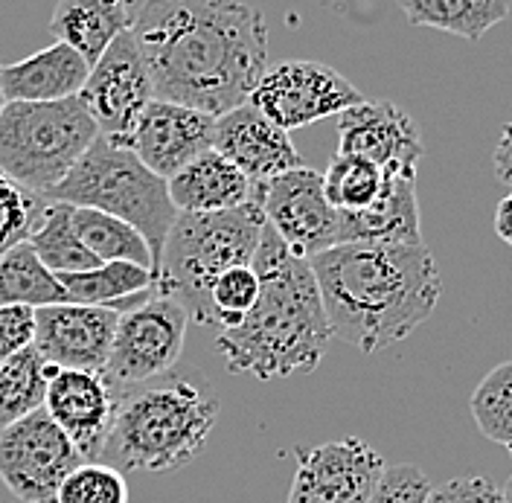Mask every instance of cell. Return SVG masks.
Returning <instances> with one entry per match:
<instances>
[{
    "label": "cell",
    "instance_id": "cell-1",
    "mask_svg": "<svg viewBox=\"0 0 512 503\" xmlns=\"http://www.w3.org/2000/svg\"><path fill=\"white\" fill-rule=\"evenodd\" d=\"M131 35L155 99L210 117L245 105L268 70V27L242 0H143Z\"/></svg>",
    "mask_w": 512,
    "mask_h": 503
},
{
    "label": "cell",
    "instance_id": "cell-2",
    "mask_svg": "<svg viewBox=\"0 0 512 503\" xmlns=\"http://www.w3.org/2000/svg\"><path fill=\"white\" fill-rule=\"evenodd\" d=\"M309 262L332 335L364 355L405 341L440 303L443 283L428 245L347 242Z\"/></svg>",
    "mask_w": 512,
    "mask_h": 503
},
{
    "label": "cell",
    "instance_id": "cell-3",
    "mask_svg": "<svg viewBox=\"0 0 512 503\" xmlns=\"http://www.w3.org/2000/svg\"><path fill=\"white\" fill-rule=\"evenodd\" d=\"M259 297L239 326L216 335L227 370L259 381L315 373L335 338L312 262L288 248L265 221L254 265Z\"/></svg>",
    "mask_w": 512,
    "mask_h": 503
},
{
    "label": "cell",
    "instance_id": "cell-4",
    "mask_svg": "<svg viewBox=\"0 0 512 503\" xmlns=\"http://www.w3.org/2000/svg\"><path fill=\"white\" fill-rule=\"evenodd\" d=\"M219 422V396L195 370L117 387V413L102 448V463L123 474H166L190 466Z\"/></svg>",
    "mask_w": 512,
    "mask_h": 503
},
{
    "label": "cell",
    "instance_id": "cell-5",
    "mask_svg": "<svg viewBox=\"0 0 512 503\" xmlns=\"http://www.w3.org/2000/svg\"><path fill=\"white\" fill-rule=\"evenodd\" d=\"M265 230L259 198L222 213H178L172 224L152 291L178 300L201 326H213L210 288L224 271L254 265Z\"/></svg>",
    "mask_w": 512,
    "mask_h": 503
},
{
    "label": "cell",
    "instance_id": "cell-6",
    "mask_svg": "<svg viewBox=\"0 0 512 503\" xmlns=\"http://www.w3.org/2000/svg\"><path fill=\"white\" fill-rule=\"evenodd\" d=\"M44 201L91 207L128 221L146 239L155 271L163 242L178 219L166 178L155 175L131 149L105 137H96L91 149L70 169V175Z\"/></svg>",
    "mask_w": 512,
    "mask_h": 503
},
{
    "label": "cell",
    "instance_id": "cell-7",
    "mask_svg": "<svg viewBox=\"0 0 512 503\" xmlns=\"http://www.w3.org/2000/svg\"><path fill=\"white\" fill-rule=\"evenodd\" d=\"M99 137L79 96L56 102H6L0 111V172L47 198Z\"/></svg>",
    "mask_w": 512,
    "mask_h": 503
},
{
    "label": "cell",
    "instance_id": "cell-8",
    "mask_svg": "<svg viewBox=\"0 0 512 503\" xmlns=\"http://www.w3.org/2000/svg\"><path fill=\"white\" fill-rule=\"evenodd\" d=\"M79 463V448L44 408L0 428V483L21 503H56Z\"/></svg>",
    "mask_w": 512,
    "mask_h": 503
},
{
    "label": "cell",
    "instance_id": "cell-9",
    "mask_svg": "<svg viewBox=\"0 0 512 503\" xmlns=\"http://www.w3.org/2000/svg\"><path fill=\"white\" fill-rule=\"evenodd\" d=\"M187 309L163 294H149L140 306L120 315L102 376L114 387H131L172 370L187 341Z\"/></svg>",
    "mask_w": 512,
    "mask_h": 503
},
{
    "label": "cell",
    "instance_id": "cell-10",
    "mask_svg": "<svg viewBox=\"0 0 512 503\" xmlns=\"http://www.w3.org/2000/svg\"><path fill=\"white\" fill-rule=\"evenodd\" d=\"M361 99V91L335 67L291 59L268 67L248 102L283 131H294L332 114H344Z\"/></svg>",
    "mask_w": 512,
    "mask_h": 503
},
{
    "label": "cell",
    "instance_id": "cell-11",
    "mask_svg": "<svg viewBox=\"0 0 512 503\" xmlns=\"http://www.w3.org/2000/svg\"><path fill=\"white\" fill-rule=\"evenodd\" d=\"M79 99L94 117L99 137L128 149L137 120L155 99L149 67L131 30L117 35V41L99 56Z\"/></svg>",
    "mask_w": 512,
    "mask_h": 503
},
{
    "label": "cell",
    "instance_id": "cell-12",
    "mask_svg": "<svg viewBox=\"0 0 512 503\" xmlns=\"http://www.w3.org/2000/svg\"><path fill=\"white\" fill-rule=\"evenodd\" d=\"M265 221L280 233L297 256L312 259L315 253L344 245V213L335 210L323 192V175L297 166L271 178L256 192Z\"/></svg>",
    "mask_w": 512,
    "mask_h": 503
},
{
    "label": "cell",
    "instance_id": "cell-13",
    "mask_svg": "<svg viewBox=\"0 0 512 503\" xmlns=\"http://www.w3.org/2000/svg\"><path fill=\"white\" fill-rule=\"evenodd\" d=\"M297 472L286 503H370L384 474V457L358 437L297 448Z\"/></svg>",
    "mask_w": 512,
    "mask_h": 503
},
{
    "label": "cell",
    "instance_id": "cell-14",
    "mask_svg": "<svg viewBox=\"0 0 512 503\" xmlns=\"http://www.w3.org/2000/svg\"><path fill=\"white\" fill-rule=\"evenodd\" d=\"M338 152L376 163L387 178L416 181L425 146L405 108L390 99H361L338 114Z\"/></svg>",
    "mask_w": 512,
    "mask_h": 503
},
{
    "label": "cell",
    "instance_id": "cell-15",
    "mask_svg": "<svg viewBox=\"0 0 512 503\" xmlns=\"http://www.w3.org/2000/svg\"><path fill=\"white\" fill-rule=\"evenodd\" d=\"M120 312L108 306L56 303L35 309L32 346L59 370L102 373L117 335Z\"/></svg>",
    "mask_w": 512,
    "mask_h": 503
},
{
    "label": "cell",
    "instance_id": "cell-16",
    "mask_svg": "<svg viewBox=\"0 0 512 503\" xmlns=\"http://www.w3.org/2000/svg\"><path fill=\"white\" fill-rule=\"evenodd\" d=\"M213 131H216V117L178 102L152 99L134 126L128 149L155 175L169 181L190 160L213 149Z\"/></svg>",
    "mask_w": 512,
    "mask_h": 503
},
{
    "label": "cell",
    "instance_id": "cell-17",
    "mask_svg": "<svg viewBox=\"0 0 512 503\" xmlns=\"http://www.w3.org/2000/svg\"><path fill=\"white\" fill-rule=\"evenodd\" d=\"M44 410L79 448L82 460H96L114 425L117 387L102 373L56 367L47 384Z\"/></svg>",
    "mask_w": 512,
    "mask_h": 503
},
{
    "label": "cell",
    "instance_id": "cell-18",
    "mask_svg": "<svg viewBox=\"0 0 512 503\" xmlns=\"http://www.w3.org/2000/svg\"><path fill=\"white\" fill-rule=\"evenodd\" d=\"M213 149L230 160L251 184L262 187L288 169L303 166L288 131L271 123L251 102L216 117Z\"/></svg>",
    "mask_w": 512,
    "mask_h": 503
},
{
    "label": "cell",
    "instance_id": "cell-19",
    "mask_svg": "<svg viewBox=\"0 0 512 503\" xmlns=\"http://www.w3.org/2000/svg\"><path fill=\"white\" fill-rule=\"evenodd\" d=\"M91 73L73 47L62 41L32 53L27 59L0 67V91L6 102H56L79 96Z\"/></svg>",
    "mask_w": 512,
    "mask_h": 503
},
{
    "label": "cell",
    "instance_id": "cell-20",
    "mask_svg": "<svg viewBox=\"0 0 512 503\" xmlns=\"http://www.w3.org/2000/svg\"><path fill=\"white\" fill-rule=\"evenodd\" d=\"M166 184L178 213H222L254 201L259 192V187L216 149H207L204 155L190 160Z\"/></svg>",
    "mask_w": 512,
    "mask_h": 503
},
{
    "label": "cell",
    "instance_id": "cell-21",
    "mask_svg": "<svg viewBox=\"0 0 512 503\" xmlns=\"http://www.w3.org/2000/svg\"><path fill=\"white\" fill-rule=\"evenodd\" d=\"M131 18L126 0H59L50 32L94 67L117 35L131 30Z\"/></svg>",
    "mask_w": 512,
    "mask_h": 503
},
{
    "label": "cell",
    "instance_id": "cell-22",
    "mask_svg": "<svg viewBox=\"0 0 512 503\" xmlns=\"http://www.w3.org/2000/svg\"><path fill=\"white\" fill-rule=\"evenodd\" d=\"M376 242V245H425L416 181H399L387 189L382 201L367 213H344V245Z\"/></svg>",
    "mask_w": 512,
    "mask_h": 503
},
{
    "label": "cell",
    "instance_id": "cell-23",
    "mask_svg": "<svg viewBox=\"0 0 512 503\" xmlns=\"http://www.w3.org/2000/svg\"><path fill=\"white\" fill-rule=\"evenodd\" d=\"M67 291V303L108 306L120 315L140 306L155 285V271L134 262H102L91 271L56 274Z\"/></svg>",
    "mask_w": 512,
    "mask_h": 503
},
{
    "label": "cell",
    "instance_id": "cell-24",
    "mask_svg": "<svg viewBox=\"0 0 512 503\" xmlns=\"http://www.w3.org/2000/svg\"><path fill=\"white\" fill-rule=\"evenodd\" d=\"M414 27L448 32L466 41H480L507 21L512 0H396Z\"/></svg>",
    "mask_w": 512,
    "mask_h": 503
},
{
    "label": "cell",
    "instance_id": "cell-25",
    "mask_svg": "<svg viewBox=\"0 0 512 503\" xmlns=\"http://www.w3.org/2000/svg\"><path fill=\"white\" fill-rule=\"evenodd\" d=\"M56 303H67V291L27 239L0 253V306L41 309Z\"/></svg>",
    "mask_w": 512,
    "mask_h": 503
},
{
    "label": "cell",
    "instance_id": "cell-26",
    "mask_svg": "<svg viewBox=\"0 0 512 503\" xmlns=\"http://www.w3.org/2000/svg\"><path fill=\"white\" fill-rule=\"evenodd\" d=\"M27 242L38 259L53 274H73V271H91L96 268V256L76 236L73 230V207L62 201H44L38 216L32 221Z\"/></svg>",
    "mask_w": 512,
    "mask_h": 503
},
{
    "label": "cell",
    "instance_id": "cell-27",
    "mask_svg": "<svg viewBox=\"0 0 512 503\" xmlns=\"http://www.w3.org/2000/svg\"><path fill=\"white\" fill-rule=\"evenodd\" d=\"M53 370L56 367L47 364L32 344L0 361V428L44 408Z\"/></svg>",
    "mask_w": 512,
    "mask_h": 503
},
{
    "label": "cell",
    "instance_id": "cell-28",
    "mask_svg": "<svg viewBox=\"0 0 512 503\" xmlns=\"http://www.w3.org/2000/svg\"><path fill=\"white\" fill-rule=\"evenodd\" d=\"M73 230L79 242L94 253L96 262H134L155 271V259L146 239L128 221L91 207H73Z\"/></svg>",
    "mask_w": 512,
    "mask_h": 503
},
{
    "label": "cell",
    "instance_id": "cell-29",
    "mask_svg": "<svg viewBox=\"0 0 512 503\" xmlns=\"http://www.w3.org/2000/svg\"><path fill=\"white\" fill-rule=\"evenodd\" d=\"M390 184H393V178H387L376 163L358 158V155L338 152L329 163V169L323 172V192H326L329 204L341 213L373 210L387 195Z\"/></svg>",
    "mask_w": 512,
    "mask_h": 503
},
{
    "label": "cell",
    "instance_id": "cell-30",
    "mask_svg": "<svg viewBox=\"0 0 512 503\" xmlns=\"http://www.w3.org/2000/svg\"><path fill=\"white\" fill-rule=\"evenodd\" d=\"M469 410L480 434L512 454V361L486 373L469 399Z\"/></svg>",
    "mask_w": 512,
    "mask_h": 503
},
{
    "label": "cell",
    "instance_id": "cell-31",
    "mask_svg": "<svg viewBox=\"0 0 512 503\" xmlns=\"http://www.w3.org/2000/svg\"><path fill=\"white\" fill-rule=\"evenodd\" d=\"M56 503H128L126 474L102 460H85L67 474Z\"/></svg>",
    "mask_w": 512,
    "mask_h": 503
},
{
    "label": "cell",
    "instance_id": "cell-32",
    "mask_svg": "<svg viewBox=\"0 0 512 503\" xmlns=\"http://www.w3.org/2000/svg\"><path fill=\"white\" fill-rule=\"evenodd\" d=\"M259 297V277L251 265H239L224 271L210 288V315L213 329H233L242 323V317L254 309Z\"/></svg>",
    "mask_w": 512,
    "mask_h": 503
},
{
    "label": "cell",
    "instance_id": "cell-33",
    "mask_svg": "<svg viewBox=\"0 0 512 503\" xmlns=\"http://www.w3.org/2000/svg\"><path fill=\"white\" fill-rule=\"evenodd\" d=\"M44 198L30 195L27 189L12 184L0 172V253L9 251L12 245L24 242L30 236L32 221L38 216Z\"/></svg>",
    "mask_w": 512,
    "mask_h": 503
},
{
    "label": "cell",
    "instance_id": "cell-34",
    "mask_svg": "<svg viewBox=\"0 0 512 503\" xmlns=\"http://www.w3.org/2000/svg\"><path fill=\"white\" fill-rule=\"evenodd\" d=\"M431 492V483L419 466L399 463L387 466L382 474V483L370 503H425Z\"/></svg>",
    "mask_w": 512,
    "mask_h": 503
},
{
    "label": "cell",
    "instance_id": "cell-35",
    "mask_svg": "<svg viewBox=\"0 0 512 503\" xmlns=\"http://www.w3.org/2000/svg\"><path fill=\"white\" fill-rule=\"evenodd\" d=\"M425 503H507V498L486 477H454L431 489Z\"/></svg>",
    "mask_w": 512,
    "mask_h": 503
},
{
    "label": "cell",
    "instance_id": "cell-36",
    "mask_svg": "<svg viewBox=\"0 0 512 503\" xmlns=\"http://www.w3.org/2000/svg\"><path fill=\"white\" fill-rule=\"evenodd\" d=\"M35 341V309L0 306V361Z\"/></svg>",
    "mask_w": 512,
    "mask_h": 503
},
{
    "label": "cell",
    "instance_id": "cell-37",
    "mask_svg": "<svg viewBox=\"0 0 512 503\" xmlns=\"http://www.w3.org/2000/svg\"><path fill=\"white\" fill-rule=\"evenodd\" d=\"M492 163H495V175L512 187V123L504 126L501 137H498V146L492 152Z\"/></svg>",
    "mask_w": 512,
    "mask_h": 503
},
{
    "label": "cell",
    "instance_id": "cell-38",
    "mask_svg": "<svg viewBox=\"0 0 512 503\" xmlns=\"http://www.w3.org/2000/svg\"><path fill=\"white\" fill-rule=\"evenodd\" d=\"M495 233L512 248V192L498 204V210H495Z\"/></svg>",
    "mask_w": 512,
    "mask_h": 503
},
{
    "label": "cell",
    "instance_id": "cell-39",
    "mask_svg": "<svg viewBox=\"0 0 512 503\" xmlns=\"http://www.w3.org/2000/svg\"><path fill=\"white\" fill-rule=\"evenodd\" d=\"M504 498H507V503H512V474H510V480H507V489H504Z\"/></svg>",
    "mask_w": 512,
    "mask_h": 503
},
{
    "label": "cell",
    "instance_id": "cell-40",
    "mask_svg": "<svg viewBox=\"0 0 512 503\" xmlns=\"http://www.w3.org/2000/svg\"><path fill=\"white\" fill-rule=\"evenodd\" d=\"M3 105H6V99H3V91H0V111H3Z\"/></svg>",
    "mask_w": 512,
    "mask_h": 503
}]
</instances>
